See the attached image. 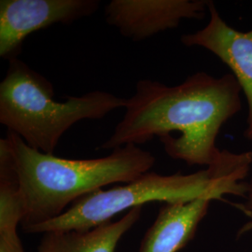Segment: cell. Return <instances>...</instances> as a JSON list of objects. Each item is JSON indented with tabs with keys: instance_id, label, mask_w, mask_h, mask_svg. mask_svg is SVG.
<instances>
[{
	"instance_id": "cell-1",
	"label": "cell",
	"mask_w": 252,
	"mask_h": 252,
	"mask_svg": "<svg viewBox=\"0 0 252 252\" xmlns=\"http://www.w3.org/2000/svg\"><path fill=\"white\" fill-rule=\"evenodd\" d=\"M241 88L232 73H194L179 85L144 79L127 99L126 113L100 150L141 145L159 137L166 154L189 165L211 166L220 158L221 127L242 108Z\"/></svg>"
},
{
	"instance_id": "cell-2",
	"label": "cell",
	"mask_w": 252,
	"mask_h": 252,
	"mask_svg": "<svg viewBox=\"0 0 252 252\" xmlns=\"http://www.w3.org/2000/svg\"><path fill=\"white\" fill-rule=\"evenodd\" d=\"M0 140L18 177L26 209L23 228L54 220L78 199L109 184L137 180L156 162L153 153L135 144L105 157L74 160L41 153L11 132Z\"/></svg>"
},
{
	"instance_id": "cell-3",
	"label": "cell",
	"mask_w": 252,
	"mask_h": 252,
	"mask_svg": "<svg viewBox=\"0 0 252 252\" xmlns=\"http://www.w3.org/2000/svg\"><path fill=\"white\" fill-rule=\"evenodd\" d=\"M252 167V152L235 153L223 150L220 160L200 171L183 175L148 172L137 180L111 189H100L75 201L62 215L23 228L27 234L55 231H87L111 221L126 210L150 202L175 203L205 195L218 200L227 194L246 197L243 182Z\"/></svg>"
},
{
	"instance_id": "cell-4",
	"label": "cell",
	"mask_w": 252,
	"mask_h": 252,
	"mask_svg": "<svg viewBox=\"0 0 252 252\" xmlns=\"http://www.w3.org/2000/svg\"><path fill=\"white\" fill-rule=\"evenodd\" d=\"M0 83V124L29 147L54 154L63 134L82 120H101L127 99L93 91L81 96L54 100V85L19 58L9 61Z\"/></svg>"
},
{
	"instance_id": "cell-5",
	"label": "cell",
	"mask_w": 252,
	"mask_h": 252,
	"mask_svg": "<svg viewBox=\"0 0 252 252\" xmlns=\"http://www.w3.org/2000/svg\"><path fill=\"white\" fill-rule=\"evenodd\" d=\"M99 5L98 0H1L0 56L9 61L18 58L32 33L91 16Z\"/></svg>"
},
{
	"instance_id": "cell-6",
	"label": "cell",
	"mask_w": 252,
	"mask_h": 252,
	"mask_svg": "<svg viewBox=\"0 0 252 252\" xmlns=\"http://www.w3.org/2000/svg\"><path fill=\"white\" fill-rule=\"evenodd\" d=\"M207 0H112L105 7L106 22L133 41L174 29L182 20H201Z\"/></svg>"
},
{
	"instance_id": "cell-7",
	"label": "cell",
	"mask_w": 252,
	"mask_h": 252,
	"mask_svg": "<svg viewBox=\"0 0 252 252\" xmlns=\"http://www.w3.org/2000/svg\"><path fill=\"white\" fill-rule=\"evenodd\" d=\"M207 26L181 36L187 47H201L225 63L238 82L248 103L245 137L252 141V29L242 32L230 27L220 15L213 2L208 5Z\"/></svg>"
},
{
	"instance_id": "cell-8",
	"label": "cell",
	"mask_w": 252,
	"mask_h": 252,
	"mask_svg": "<svg viewBox=\"0 0 252 252\" xmlns=\"http://www.w3.org/2000/svg\"><path fill=\"white\" fill-rule=\"evenodd\" d=\"M218 200L205 195L189 201L164 203L146 232L138 252H178L193 238L210 203Z\"/></svg>"
},
{
	"instance_id": "cell-9",
	"label": "cell",
	"mask_w": 252,
	"mask_h": 252,
	"mask_svg": "<svg viewBox=\"0 0 252 252\" xmlns=\"http://www.w3.org/2000/svg\"><path fill=\"white\" fill-rule=\"evenodd\" d=\"M142 208H132L116 221L111 220L87 231L42 234L37 252H116L122 237L140 220Z\"/></svg>"
},
{
	"instance_id": "cell-10",
	"label": "cell",
	"mask_w": 252,
	"mask_h": 252,
	"mask_svg": "<svg viewBox=\"0 0 252 252\" xmlns=\"http://www.w3.org/2000/svg\"><path fill=\"white\" fill-rule=\"evenodd\" d=\"M0 252H25L18 233L0 234Z\"/></svg>"
},
{
	"instance_id": "cell-11",
	"label": "cell",
	"mask_w": 252,
	"mask_h": 252,
	"mask_svg": "<svg viewBox=\"0 0 252 252\" xmlns=\"http://www.w3.org/2000/svg\"><path fill=\"white\" fill-rule=\"evenodd\" d=\"M246 203L243 205V209L247 213H252V178L250 181L247 183V192H246ZM252 223L248 224L245 227V230L243 232L247 230H252Z\"/></svg>"
}]
</instances>
